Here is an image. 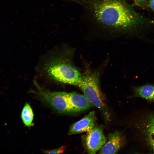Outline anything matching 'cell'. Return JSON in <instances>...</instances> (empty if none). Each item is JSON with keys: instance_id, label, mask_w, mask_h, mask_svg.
<instances>
[{"instance_id": "obj_12", "label": "cell", "mask_w": 154, "mask_h": 154, "mask_svg": "<svg viewBox=\"0 0 154 154\" xmlns=\"http://www.w3.org/2000/svg\"><path fill=\"white\" fill-rule=\"evenodd\" d=\"M66 147L64 146H62L57 149L52 150H47L44 151L45 153L47 154H60L63 153L65 150Z\"/></svg>"}, {"instance_id": "obj_4", "label": "cell", "mask_w": 154, "mask_h": 154, "mask_svg": "<svg viewBox=\"0 0 154 154\" xmlns=\"http://www.w3.org/2000/svg\"><path fill=\"white\" fill-rule=\"evenodd\" d=\"M38 91H33L44 101L61 113L73 112L64 92H52L38 87Z\"/></svg>"}, {"instance_id": "obj_7", "label": "cell", "mask_w": 154, "mask_h": 154, "mask_svg": "<svg viewBox=\"0 0 154 154\" xmlns=\"http://www.w3.org/2000/svg\"><path fill=\"white\" fill-rule=\"evenodd\" d=\"M96 119L95 111L90 112L71 125L68 131V135H72L89 131L94 127Z\"/></svg>"}, {"instance_id": "obj_5", "label": "cell", "mask_w": 154, "mask_h": 154, "mask_svg": "<svg viewBox=\"0 0 154 154\" xmlns=\"http://www.w3.org/2000/svg\"><path fill=\"white\" fill-rule=\"evenodd\" d=\"M83 140L86 151L89 154H95L105 143L106 139L102 127L96 126L86 132Z\"/></svg>"}, {"instance_id": "obj_14", "label": "cell", "mask_w": 154, "mask_h": 154, "mask_svg": "<svg viewBox=\"0 0 154 154\" xmlns=\"http://www.w3.org/2000/svg\"><path fill=\"white\" fill-rule=\"evenodd\" d=\"M135 3L138 5H141L148 0H133Z\"/></svg>"}, {"instance_id": "obj_10", "label": "cell", "mask_w": 154, "mask_h": 154, "mask_svg": "<svg viewBox=\"0 0 154 154\" xmlns=\"http://www.w3.org/2000/svg\"><path fill=\"white\" fill-rule=\"evenodd\" d=\"M136 94L147 100L154 101V86L146 85L136 88Z\"/></svg>"}, {"instance_id": "obj_8", "label": "cell", "mask_w": 154, "mask_h": 154, "mask_svg": "<svg viewBox=\"0 0 154 154\" xmlns=\"http://www.w3.org/2000/svg\"><path fill=\"white\" fill-rule=\"evenodd\" d=\"M65 94L73 112L88 110L93 106L84 95L75 92H65Z\"/></svg>"}, {"instance_id": "obj_2", "label": "cell", "mask_w": 154, "mask_h": 154, "mask_svg": "<svg viewBox=\"0 0 154 154\" xmlns=\"http://www.w3.org/2000/svg\"><path fill=\"white\" fill-rule=\"evenodd\" d=\"M45 70L47 75L56 81L78 86L81 83L80 72L63 56L51 58Z\"/></svg>"}, {"instance_id": "obj_13", "label": "cell", "mask_w": 154, "mask_h": 154, "mask_svg": "<svg viewBox=\"0 0 154 154\" xmlns=\"http://www.w3.org/2000/svg\"><path fill=\"white\" fill-rule=\"evenodd\" d=\"M149 6L154 11V0H150Z\"/></svg>"}, {"instance_id": "obj_3", "label": "cell", "mask_w": 154, "mask_h": 154, "mask_svg": "<svg viewBox=\"0 0 154 154\" xmlns=\"http://www.w3.org/2000/svg\"><path fill=\"white\" fill-rule=\"evenodd\" d=\"M79 87L93 106L104 112L106 106L100 89L99 79L97 74L88 73L82 76Z\"/></svg>"}, {"instance_id": "obj_11", "label": "cell", "mask_w": 154, "mask_h": 154, "mask_svg": "<svg viewBox=\"0 0 154 154\" xmlns=\"http://www.w3.org/2000/svg\"><path fill=\"white\" fill-rule=\"evenodd\" d=\"M34 114L33 110L29 104L26 103L21 113V118L25 125L30 127L32 125Z\"/></svg>"}, {"instance_id": "obj_9", "label": "cell", "mask_w": 154, "mask_h": 154, "mask_svg": "<svg viewBox=\"0 0 154 154\" xmlns=\"http://www.w3.org/2000/svg\"><path fill=\"white\" fill-rule=\"evenodd\" d=\"M141 122L142 133L150 149L154 153V115H149Z\"/></svg>"}, {"instance_id": "obj_1", "label": "cell", "mask_w": 154, "mask_h": 154, "mask_svg": "<svg viewBox=\"0 0 154 154\" xmlns=\"http://www.w3.org/2000/svg\"><path fill=\"white\" fill-rule=\"evenodd\" d=\"M92 29L117 35L131 30L139 17L125 0H76Z\"/></svg>"}, {"instance_id": "obj_6", "label": "cell", "mask_w": 154, "mask_h": 154, "mask_svg": "<svg viewBox=\"0 0 154 154\" xmlns=\"http://www.w3.org/2000/svg\"><path fill=\"white\" fill-rule=\"evenodd\" d=\"M108 140L100 149V154L117 153L124 145L125 138L118 131L109 134Z\"/></svg>"}]
</instances>
